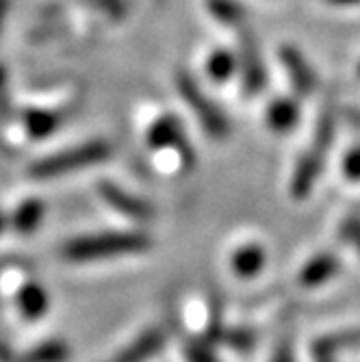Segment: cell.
I'll return each mask as SVG.
<instances>
[{"instance_id": "obj_1", "label": "cell", "mask_w": 360, "mask_h": 362, "mask_svg": "<svg viewBox=\"0 0 360 362\" xmlns=\"http://www.w3.org/2000/svg\"><path fill=\"white\" fill-rule=\"evenodd\" d=\"M154 241L141 230H103V233L76 235L63 241L59 254L72 265H91L98 260L141 256L152 250Z\"/></svg>"}, {"instance_id": "obj_2", "label": "cell", "mask_w": 360, "mask_h": 362, "mask_svg": "<svg viewBox=\"0 0 360 362\" xmlns=\"http://www.w3.org/2000/svg\"><path fill=\"white\" fill-rule=\"evenodd\" d=\"M335 128H337L335 115L330 109H325L317 117V126H315L310 146L300 154L296 168H293L291 180H289V195L296 202H304L310 197V193L323 172L325 158H328V152L332 148Z\"/></svg>"}, {"instance_id": "obj_3", "label": "cell", "mask_w": 360, "mask_h": 362, "mask_svg": "<svg viewBox=\"0 0 360 362\" xmlns=\"http://www.w3.org/2000/svg\"><path fill=\"white\" fill-rule=\"evenodd\" d=\"M113 156V148L105 139H91L81 146H72L52 152L44 158L33 160L28 165V176L33 180H54L65 174L81 172L87 168L103 165Z\"/></svg>"}, {"instance_id": "obj_4", "label": "cell", "mask_w": 360, "mask_h": 362, "mask_svg": "<svg viewBox=\"0 0 360 362\" xmlns=\"http://www.w3.org/2000/svg\"><path fill=\"white\" fill-rule=\"evenodd\" d=\"M146 146L156 154L170 152L174 156V168L180 174H187L195 168V152L187 139L182 124L174 115H161L148 126Z\"/></svg>"}, {"instance_id": "obj_5", "label": "cell", "mask_w": 360, "mask_h": 362, "mask_svg": "<svg viewBox=\"0 0 360 362\" xmlns=\"http://www.w3.org/2000/svg\"><path fill=\"white\" fill-rule=\"evenodd\" d=\"M176 87H178V93L182 95V100L193 111V115L198 117L204 133L211 139H226L228 133H231L228 117L223 115V111L211 100V98L198 87V83H195L187 72H178Z\"/></svg>"}, {"instance_id": "obj_6", "label": "cell", "mask_w": 360, "mask_h": 362, "mask_svg": "<svg viewBox=\"0 0 360 362\" xmlns=\"http://www.w3.org/2000/svg\"><path fill=\"white\" fill-rule=\"evenodd\" d=\"M98 197L122 219L130 221V223H148L154 219V206L146 200H141L139 195H135L133 191H126L124 187L111 182V180H100L95 187Z\"/></svg>"}, {"instance_id": "obj_7", "label": "cell", "mask_w": 360, "mask_h": 362, "mask_svg": "<svg viewBox=\"0 0 360 362\" xmlns=\"http://www.w3.org/2000/svg\"><path fill=\"white\" fill-rule=\"evenodd\" d=\"M187 315V325L195 339H202L211 345L219 343L221 330H223V317H221V306L217 298L213 295H204V298L191 300L185 308Z\"/></svg>"}, {"instance_id": "obj_8", "label": "cell", "mask_w": 360, "mask_h": 362, "mask_svg": "<svg viewBox=\"0 0 360 362\" xmlns=\"http://www.w3.org/2000/svg\"><path fill=\"white\" fill-rule=\"evenodd\" d=\"M13 306H16L20 319L26 323L44 321L52 308L50 291L42 280L24 274L13 288Z\"/></svg>"}, {"instance_id": "obj_9", "label": "cell", "mask_w": 360, "mask_h": 362, "mask_svg": "<svg viewBox=\"0 0 360 362\" xmlns=\"http://www.w3.org/2000/svg\"><path fill=\"white\" fill-rule=\"evenodd\" d=\"M267 262H269V252L256 239H245L237 243L228 252V258H226L228 269H231V274L241 282H250L258 278L265 272Z\"/></svg>"}, {"instance_id": "obj_10", "label": "cell", "mask_w": 360, "mask_h": 362, "mask_svg": "<svg viewBox=\"0 0 360 362\" xmlns=\"http://www.w3.org/2000/svg\"><path fill=\"white\" fill-rule=\"evenodd\" d=\"M341 274V260L332 252H315L302 260L296 272V284L304 291H317Z\"/></svg>"}, {"instance_id": "obj_11", "label": "cell", "mask_w": 360, "mask_h": 362, "mask_svg": "<svg viewBox=\"0 0 360 362\" xmlns=\"http://www.w3.org/2000/svg\"><path fill=\"white\" fill-rule=\"evenodd\" d=\"M237 30H239V68H241L243 91L248 95H258L265 87L263 59H260L258 44L252 35V30H248L245 26Z\"/></svg>"}, {"instance_id": "obj_12", "label": "cell", "mask_w": 360, "mask_h": 362, "mask_svg": "<svg viewBox=\"0 0 360 362\" xmlns=\"http://www.w3.org/2000/svg\"><path fill=\"white\" fill-rule=\"evenodd\" d=\"M168 343V334L163 327L150 325L139 334H135L126 345H122L111 358L105 362H150L161 354V349Z\"/></svg>"}, {"instance_id": "obj_13", "label": "cell", "mask_w": 360, "mask_h": 362, "mask_svg": "<svg viewBox=\"0 0 360 362\" xmlns=\"http://www.w3.org/2000/svg\"><path fill=\"white\" fill-rule=\"evenodd\" d=\"M46 219V202L42 197H24L11 211L9 228L18 237H33Z\"/></svg>"}, {"instance_id": "obj_14", "label": "cell", "mask_w": 360, "mask_h": 362, "mask_svg": "<svg viewBox=\"0 0 360 362\" xmlns=\"http://www.w3.org/2000/svg\"><path fill=\"white\" fill-rule=\"evenodd\" d=\"M280 61L289 72V78H291V85H293V89H296V93L298 95L313 93L317 78H315V72L308 65V61L302 57V52L293 46H282L280 48Z\"/></svg>"}, {"instance_id": "obj_15", "label": "cell", "mask_w": 360, "mask_h": 362, "mask_svg": "<svg viewBox=\"0 0 360 362\" xmlns=\"http://www.w3.org/2000/svg\"><path fill=\"white\" fill-rule=\"evenodd\" d=\"M63 115L50 109H26L22 113V128L28 139H46L61 128Z\"/></svg>"}, {"instance_id": "obj_16", "label": "cell", "mask_w": 360, "mask_h": 362, "mask_svg": "<svg viewBox=\"0 0 360 362\" xmlns=\"http://www.w3.org/2000/svg\"><path fill=\"white\" fill-rule=\"evenodd\" d=\"M265 122L267 126L278 135H286L300 122V107L296 100L291 98H276V100L269 103L267 111H265Z\"/></svg>"}, {"instance_id": "obj_17", "label": "cell", "mask_w": 360, "mask_h": 362, "mask_svg": "<svg viewBox=\"0 0 360 362\" xmlns=\"http://www.w3.org/2000/svg\"><path fill=\"white\" fill-rule=\"evenodd\" d=\"M258 345V334L250 325H223L221 337L217 347H223L237 356H248L256 349Z\"/></svg>"}, {"instance_id": "obj_18", "label": "cell", "mask_w": 360, "mask_h": 362, "mask_svg": "<svg viewBox=\"0 0 360 362\" xmlns=\"http://www.w3.org/2000/svg\"><path fill=\"white\" fill-rule=\"evenodd\" d=\"M22 356L26 362H70L72 347L65 339H46L26 349Z\"/></svg>"}, {"instance_id": "obj_19", "label": "cell", "mask_w": 360, "mask_h": 362, "mask_svg": "<svg viewBox=\"0 0 360 362\" xmlns=\"http://www.w3.org/2000/svg\"><path fill=\"white\" fill-rule=\"evenodd\" d=\"M207 7H209L211 16L226 26H231V28L245 26V9L237 3V0H209Z\"/></svg>"}, {"instance_id": "obj_20", "label": "cell", "mask_w": 360, "mask_h": 362, "mask_svg": "<svg viewBox=\"0 0 360 362\" xmlns=\"http://www.w3.org/2000/svg\"><path fill=\"white\" fill-rule=\"evenodd\" d=\"M239 59L228 50H215L207 61V74L215 83H226L237 70Z\"/></svg>"}, {"instance_id": "obj_21", "label": "cell", "mask_w": 360, "mask_h": 362, "mask_svg": "<svg viewBox=\"0 0 360 362\" xmlns=\"http://www.w3.org/2000/svg\"><path fill=\"white\" fill-rule=\"evenodd\" d=\"M182 362H221L219 358V347L211 345L202 339L189 337L182 347H180Z\"/></svg>"}, {"instance_id": "obj_22", "label": "cell", "mask_w": 360, "mask_h": 362, "mask_svg": "<svg viewBox=\"0 0 360 362\" xmlns=\"http://www.w3.org/2000/svg\"><path fill=\"white\" fill-rule=\"evenodd\" d=\"M315 341L325 345L332 351H337V354L343 349H354V347H360V327H349V330L321 334V337H315Z\"/></svg>"}, {"instance_id": "obj_23", "label": "cell", "mask_w": 360, "mask_h": 362, "mask_svg": "<svg viewBox=\"0 0 360 362\" xmlns=\"http://www.w3.org/2000/svg\"><path fill=\"white\" fill-rule=\"evenodd\" d=\"M339 239L352 245L360 256V215H349L339 226Z\"/></svg>"}, {"instance_id": "obj_24", "label": "cell", "mask_w": 360, "mask_h": 362, "mask_svg": "<svg viewBox=\"0 0 360 362\" xmlns=\"http://www.w3.org/2000/svg\"><path fill=\"white\" fill-rule=\"evenodd\" d=\"M341 172L347 182H360V146H352L341 163Z\"/></svg>"}, {"instance_id": "obj_25", "label": "cell", "mask_w": 360, "mask_h": 362, "mask_svg": "<svg viewBox=\"0 0 360 362\" xmlns=\"http://www.w3.org/2000/svg\"><path fill=\"white\" fill-rule=\"evenodd\" d=\"M267 362H298V360H296V351H293V343H291L289 337L280 339V341L274 345V349H272Z\"/></svg>"}, {"instance_id": "obj_26", "label": "cell", "mask_w": 360, "mask_h": 362, "mask_svg": "<svg viewBox=\"0 0 360 362\" xmlns=\"http://www.w3.org/2000/svg\"><path fill=\"white\" fill-rule=\"evenodd\" d=\"M308 356H310V362H339L337 360V356H339L337 351H332V349H328L325 345L317 343L315 339L308 345Z\"/></svg>"}, {"instance_id": "obj_27", "label": "cell", "mask_w": 360, "mask_h": 362, "mask_svg": "<svg viewBox=\"0 0 360 362\" xmlns=\"http://www.w3.org/2000/svg\"><path fill=\"white\" fill-rule=\"evenodd\" d=\"M11 103H9V87H7V72L0 68V119H9Z\"/></svg>"}, {"instance_id": "obj_28", "label": "cell", "mask_w": 360, "mask_h": 362, "mask_svg": "<svg viewBox=\"0 0 360 362\" xmlns=\"http://www.w3.org/2000/svg\"><path fill=\"white\" fill-rule=\"evenodd\" d=\"M95 3H98V7H103L113 18H122L126 13V7L122 0H95Z\"/></svg>"}, {"instance_id": "obj_29", "label": "cell", "mask_w": 360, "mask_h": 362, "mask_svg": "<svg viewBox=\"0 0 360 362\" xmlns=\"http://www.w3.org/2000/svg\"><path fill=\"white\" fill-rule=\"evenodd\" d=\"M0 362H26V360H24V356H18L7 345L0 343Z\"/></svg>"}, {"instance_id": "obj_30", "label": "cell", "mask_w": 360, "mask_h": 362, "mask_svg": "<svg viewBox=\"0 0 360 362\" xmlns=\"http://www.w3.org/2000/svg\"><path fill=\"white\" fill-rule=\"evenodd\" d=\"M7 13H9V0H0V28H3Z\"/></svg>"}, {"instance_id": "obj_31", "label": "cell", "mask_w": 360, "mask_h": 362, "mask_svg": "<svg viewBox=\"0 0 360 362\" xmlns=\"http://www.w3.org/2000/svg\"><path fill=\"white\" fill-rule=\"evenodd\" d=\"M332 5H339V7H354V5H360V0H328Z\"/></svg>"}, {"instance_id": "obj_32", "label": "cell", "mask_w": 360, "mask_h": 362, "mask_svg": "<svg viewBox=\"0 0 360 362\" xmlns=\"http://www.w3.org/2000/svg\"><path fill=\"white\" fill-rule=\"evenodd\" d=\"M7 226H9V217L3 213V211H0V235H3L5 233V230H7Z\"/></svg>"}, {"instance_id": "obj_33", "label": "cell", "mask_w": 360, "mask_h": 362, "mask_svg": "<svg viewBox=\"0 0 360 362\" xmlns=\"http://www.w3.org/2000/svg\"><path fill=\"white\" fill-rule=\"evenodd\" d=\"M358 74H360V65H358Z\"/></svg>"}]
</instances>
